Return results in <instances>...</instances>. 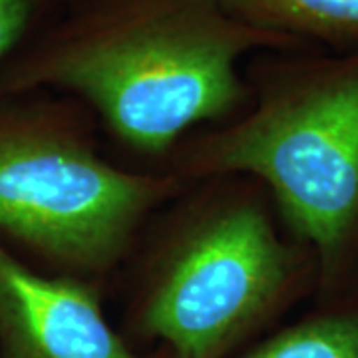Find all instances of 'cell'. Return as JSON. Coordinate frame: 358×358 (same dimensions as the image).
<instances>
[{"label":"cell","mask_w":358,"mask_h":358,"mask_svg":"<svg viewBox=\"0 0 358 358\" xmlns=\"http://www.w3.org/2000/svg\"><path fill=\"white\" fill-rule=\"evenodd\" d=\"M241 20L301 42L358 48V0H221Z\"/></svg>","instance_id":"cell-6"},{"label":"cell","mask_w":358,"mask_h":358,"mask_svg":"<svg viewBox=\"0 0 358 358\" xmlns=\"http://www.w3.org/2000/svg\"><path fill=\"white\" fill-rule=\"evenodd\" d=\"M42 0H0V64L38 22Z\"/></svg>","instance_id":"cell-8"},{"label":"cell","mask_w":358,"mask_h":358,"mask_svg":"<svg viewBox=\"0 0 358 358\" xmlns=\"http://www.w3.org/2000/svg\"><path fill=\"white\" fill-rule=\"evenodd\" d=\"M299 48L221 0H68L0 64V100L72 98L134 152L164 155L185 131L247 106L245 56Z\"/></svg>","instance_id":"cell-1"},{"label":"cell","mask_w":358,"mask_h":358,"mask_svg":"<svg viewBox=\"0 0 358 358\" xmlns=\"http://www.w3.org/2000/svg\"><path fill=\"white\" fill-rule=\"evenodd\" d=\"M0 358H140L96 285L34 267L0 243Z\"/></svg>","instance_id":"cell-5"},{"label":"cell","mask_w":358,"mask_h":358,"mask_svg":"<svg viewBox=\"0 0 358 358\" xmlns=\"http://www.w3.org/2000/svg\"><path fill=\"white\" fill-rule=\"evenodd\" d=\"M249 78V106L179 145L169 173L259 179L336 281L358 245V48L263 58Z\"/></svg>","instance_id":"cell-2"},{"label":"cell","mask_w":358,"mask_h":358,"mask_svg":"<svg viewBox=\"0 0 358 358\" xmlns=\"http://www.w3.org/2000/svg\"><path fill=\"white\" fill-rule=\"evenodd\" d=\"M181 209L148 253L136 322L171 358H223L291 296L296 257L241 185H213Z\"/></svg>","instance_id":"cell-4"},{"label":"cell","mask_w":358,"mask_h":358,"mask_svg":"<svg viewBox=\"0 0 358 358\" xmlns=\"http://www.w3.org/2000/svg\"><path fill=\"white\" fill-rule=\"evenodd\" d=\"M185 185L169 171L110 164L72 98L0 100V243L34 267L84 279L112 271L152 211Z\"/></svg>","instance_id":"cell-3"},{"label":"cell","mask_w":358,"mask_h":358,"mask_svg":"<svg viewBox=\"0 0 358 358\" xmlns=\"http://www.w3.org/2000/svg\"><path fill=\"white\" fill-rule=\"evenodd\" d=\"M241 358H358V310L303 320Z\"/></svg>","instance_id":"cell-7"}]
</instances>
